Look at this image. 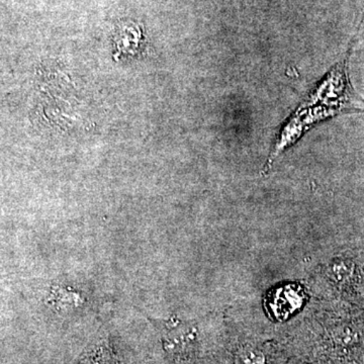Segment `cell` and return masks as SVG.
<instances>
[{
	"label": "cell",
	"instance_id": "6",
	"mask_svg": "<svg viewBox=\"0 0 364 364\" xmlns=\"http://www.w3.org/2000/svg\"><path fill=\"white\" fill-rule=\"evenodd\" d=\"M67 296H68V294H66V293H65V296H64V298L67 299ZM68 303H69V304H70V303H71V301H68V299H66V301H65V304H68Z\"/></svg>",
	"mask_w": 364,
	"mask_h": 364
},
{
	"label": "cell",
	"instance_id": "2",
	"mask_svg": "<svg viewBox=\"0 0 364 364\" xmlns=\"http://www.w3.org/2000/svg\"><path fill=\"white\" fill-rule=\"evenodd\" d=\"M338 116L336 112L324 107H304L299 105L286 124L282 126L274 145L268 155L267 163L263 167V173H267L272 168L273 163L289 147L294 145L304 134L310 130L316 124Z\"/></svg>",
	"mask_w": 364,
	"mask_h": 364
},
{
	"label": "cell",
	"instance_id": "1",
	"mask_svg": "<svg viewBox=\"0 0 364 364\" xmlns=\"http://www.w3.org/2000/svg\"><path fill=\"white\" fill-rule=\"evenodd\" d=\"M359 23L358 33L363 21ZM356 33V35H358ZM354 36L341 61L335 64L331 70L321 79L317 85L309 92L301 102L304 107H324L331 109L338 114L351 112H364V98L361 97L352 87L349 78V60H350L352 45L355 40Z\"/></svg>",
	"mask_w": 364,
	"mask_h": 364
},
{
	"label": "cell",
	"instance_id": "4",
	"mask_svg": "<svg viewBox=\"0 0 364 364\" xmlns=\"http://www.w3.org/2000/svg\"><path fill=\"white\" fill-rule=\"evenodd\" d=\"M303 303L304 294L299 287L287 286L274 291L270 296L268 306L273 318L284 321L294 315Z\"/></svg>",
	"mask_w": 364,
	"mask_h": 364
},
{
	"label": "cell",
	"instance_id": "5",
	"mask_svg": "<svg viewBox=\"0 0 364 364\" xmlns=\"http://www.w3.org/2000/svg\"><path fill=\"white\" fill-rule=\"evenodd\" d=\"M333 279L337 282H344L351 277L353 265L349 261H338L331 268Z\"/></svg>",
	"mask_w": 364,
	"mask_h": 364
},
{
	"label": "cell",
	"instance_id": "3",
	"mask_svg": "<svg viewBox=\"0 0 364 364\" xmlns=\"http://www.w3.org/2000/svg\"><path fill=\"white\" fill-rule=\"evenodd\" d=\"M163 348L173 364H193L200 354V331L195 326L169 325L162 337Z\"/></svg>",
	"mask_w": 364,
	"mask_h": 364
}]
</instances>
